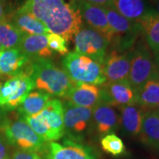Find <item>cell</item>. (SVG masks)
Returning <instances> with one entry per match:
<instances>
[{
	"mask_svg": "<svg viewBox=\"0 0 159 159\" xmlns=\"http://www.w3.org/2000/svg\"><path fill=\"white\" fill-rule=\"evenodd\" d=\"M75 0H27L22 7L68 42L83 25Z\"/></svg>",
	"mask_w": 159,
	"mask_h": 159,
	"instance_id": "obj_1",
	"label": "cell"
},
{
	"mask_svg": "<svg viewBox=\"0 0 159 159\" xmlns=\"http://www.w3.org/2000/svg\"><path fill=\"white\" fill-rule=\"evenodd\" d=\"M30 76L34 83L35 89L55 97H65L75 85L66 72L49 58L32 61Z\"/></svg>",
	"mask_w": 159,
	"mask_h": 159,
	"instance_id": "obj_2",
	"label": "cell"
},
{
	"mask_svg": "<svg viewBox=\"0 0 159 159\" xmlns=\"http://www.w3.org/2000/svg\"><path fill=\"white\" fill-rule=\"evenodd\" d=\"M63 66L75 84L102 85L106 82L102 66L76 52H69L63 59Z\"/></svg>",
	"mask_w": 159,
	"mask_h": 159,
	"instance_id": "obj_3",
	"label": "cell"
},
{
	"mask_svg": "<svg viewBox=\"0 0 159 159\" xmlns=\"http://www.w3.org/2000/svg\"><path fill=\"white\" fill-rule=\"evenodd\" d=\"M128 81L137 91L151 77L158 72L154 55L144 39H139L131 49Z\"/></svg>",
	"mask_w": 159,
	"mask_h": 159,
	"instance_id": "obj_4",
	"label": "cell"
},
{
	"mask_svg": "<svg viewBox=\"0 0 159 159\" xmlns=\"http://www.w3.org/2000/svg\"><path fill=\"white\" fill-rule=\"evenodd\" d=\"M113 33L111 44L114 50L130 51L142 35L140 25L122 16L112 7H103Z\"/></svg>",
	"mask_w": 159,
	"mask_h": 159,
	"instance_id": "obj_5",
	"label": "cell"
},
{
	"mask_svg": "<svg viewBox=\"0 0 159 159\" xmlns=\"http://www.w3.org/2000/svg\"><path fill=\"white\" fill-rule=\"evenodd\" d=\"M0 130L5 134L11 146L19 150L36 152L44 148V141L21 116L15 118L7 116Z\"/></svg>",
	"mask_w": 159,
	"mask_h": 159,
	"instance_id": "obj_6",
	"label": "cell"
},
{
	"mask_svg": "<svg viewBox=\"0 0 159 159\" xmlns=\"http://www.w3.org/2000/svg\"><path fill=\"white\" fill-rule=\"evenodd\" d=\"M73 40L76 52L102 66L110 46V41L104 35L83 24Z\"/></svg>",
	"mask_w": 159,
	"mask_h": 159,
	"instance_id": "obj_7",
	"label": "cell"
},
{
	"mask_svg": "<svg viewBox=\"0 0 159 159\" xmlns=\"http://www.w3.org/2000/svg\"><path fill=\"white\" fill-rule=\"evenodd\" d=\"M34 89V83L28 75L11 77L0 83V108L5 111L16 110Z\"/></svg>",
	"mask_w": 159,
	"mask_h": 159,
	"instance_id": "obj_8",
	"label": "cell"
},
{
	"mask_svg": "<svg viewBox=\"0 0 159 159\" xmlns=\"http://www.w3.org/2000/svg\"><path fill=\"white\" fill-rule=\"evenodd\" d=\"M65 133L71 139L82 135L92 122L93 108L76 106L68 101L63 102Z\"/></svg>",
	"mask_w": 159,
	"mask_h": 159,
	"instance_id": "obj_9",
	"label": "cell"
},
{
	"mask_svg": "<svg viewBox=\"0 0 159 159\" xmlns=\"http://www.w3.org/2000/svg\"><path fill=\"white\" fill-rule=\"evenodd\" d=\"M101 102L120 109L136 103V91L128 80L118 82H105L100 87Z\"/></svg>",
	"mask_w": 159,
	"mask_h": 159,
	"instance_id": "obj_10",
	"label": "cell"
},
{
	"mask_svg": "<svg viewBox=\"0 0 159 159\" xmlns=\"http://www.w3.org/2000/svg\"><path fill=\"white\" fill-rule=\"evenodd\" d=\"M31 63L19 47L4 49L0 52V77L30 76Z\"/></svg>",
	"mask_w": 159,
	"mask_h": 159,
	"instance_id": "obj_11",
	"label": "cell"
},
{
	"mask_svg": "<svg viewBox=\"0 0 159 159\" xmlns=\"http://www.w3.org/2000/svg\"><path fill=\"white\" fill-rule=\"evenodd\" d=\"M46 159H97L88 147L71 139H66L63 144L51 142L46 146Z\"/></svg>",
	"mask_w": 159,
	"mask_h": 159,
	"instance_id": "obj_12",
	"label": "cell"
},
{
	"mask_svg": "<svg viewBox=\"0 0 159 159\" xmlns=\"http://www.w3.org/2000/svg\"><path fill=\"white\" fill-rule=\"evenodd\" d=\"M130 50L119 52L111 49L107 53L102 64L106 82H118L128 80L131 62Z\"/></svg>",
	"mask_w": 159,
	"mask_h": 159,
	"instance_id": "obj_13",
	"label": "cell"
},
{
	"mask_svg": "<svg viewBox=\"0 0 159 159\" xmlns=\"http://www.w3.org/2000/svg\"><path fill=\"white\" fill-rule=\"evenodd\" d=\"M75 4L82 21H84L85 25L91 28L104 35L111 43L114 35L103 7L91 5L83 0H75Z\"/></svg>",
	"mask_w": 159,
	"mask_h": 159,
	"instance_id": "obj_14",
	"label": "cell"
},
{
	"mask_svg": "<svg viewBox=\"0 0 159 159\" xmlns=\"http://www.w3.org/2000/svg\"><path fill=\"white\" fill-rule=\"evenodd\" d=\"M91 125L99 136L114 134L119 128V115L114 107L100 102L93 108Z\"/></svg>",
	"mask_w": 159,
	"mask_h": 159,
	"instance_id": "obj_15",
	"label": "cell"
},
{
	"mask_svg": "<svg viewBox=\"0 0 159 159\" xmlns=\"http://www.w3.org/2000/svg\"><path fill=\"white\" fill-rule=\"evenodd\" d=\"M65 98L76 106L93 108L101 102L100 88L87 83L75 84Z\"/></svg>",
	"mask_w": 159,
	"mask_h": 159,
	"instance_id": "obj_16",
	"label": "cell"
},
{
	"mask_svg": "<svg viewBox=\"0 0 159 159\" xmlns=\"http://www.w3.org/2000/svg\"><path fill=\"white\" fill-rule=\"evenodd\" d=\"M19 48L31 61L41 58H49L53 54V51L49 47L47 35H25Z\"/></svg>",
	"mask_w": 159,
	"mask_h": 159,
	"instance_id": "obj_17",
	"label": "cell"
},
{
	"mask_svg": "<svg viewBox=\"0 0 159 159\" xmlns=\"http://www.w3.org/2000/svg\"><path fill=\"white\" fill-rule=\"evenodd\" d=\"M40 114L45 119L56 140L62 138L65 134L63 102L57 99H51Z\"/></svg>",
	"mask_w": 159,
	"mask_h": 159,
	"instance_id": "obj_18",
	"label": "cell"
},
{
	"mask_svg": "<svg viewBox=\"0 0 159 159\" xmlns=\"http://www.w3.org/2000/svg\"><path fill=\"white\" fill-rule=\"evenodd\" d=\"M11 21L25 35H45L50 31L45 25L21 6L11 16Z\"/></svg>",
	"mask_w": 159,
	"mask_h": 159,
	"instance_id": "obj_19",
	"label": "cell"
},
{
	"mask_svg": "<svg viewBox=\"0 0 159 159\" xmlns=\"http://www.w3.org/2000/svg\"><path fill=\"white\" fill-rule=\"evenodd\" d=\"M144 111L136 103L120 108L119 127L130 136H139Z\"/></svg>",
	"mask_w": 159,
	"mask_h": 159,
	"instance_id": "obj_20",
	"label": "cell"
},
{
	"mask_svg": "<svg viewBox=\"0 0 159 159\" xmlns=\"http://www.w3.org/2000/svg\"><path fill=\"white\" fill-rule=\"evenodd\" d=\"M136 103L144 111H153L159 103V74L157 72L136 91Z\"/></svg>",
	"mask_w": 159,
	"mask_h": 159,
	"instance_id": "obj_21",
	"label": "cell"
},
{
	"mask_svg": "<svg viewBox=\"0 0 159 159\" xmlns=\"http://www.w3.org/2000/svg\"><path fill=\"white\" fill-rule=\"evenodd\" d=\"M109 7L130 21L137 23L151 10L148 0H113Z\"/></svg>",
	"mask_w": 159,
	"mask_h": 159,
	"instance_id": "obj_22",
	"label": "cell"
},
{
	"mask_svg": "<svg viewBox=\"0 0 159 159\" xmlns=\"http://www.w3.org/2000/svg\"><path fill=\"white\" fill-rule=\"evenodd\" d=\"M142 35L154 55L159 53V14L152 10L138 21Z\"/></svg>",
	"mask_w": 159,
	"mask_h": 159,
	"instance_id": "obj_23",
	"label": "cell"
},
{
	"mask_svg": "<svg viewBox=\"0 0 159 159\" xmlns=\"http://www.w3.org/2000/svg\"><path fill=\"white\" fill-rule=\"evenodd\" d=\"M139 138L144 144L159 148V114L156 111H144Z\"/></svg>",
	"mask_w": 159,
	"mask_h": 159,
	"instance_id": "obj_24",
	"label": "cell"
},
{
	"mask_svg": "<svg viewBox=\"0 0 159 159\" xmlns=\"http://www.w3.org/2000/svg\"><path fill=\"white\" fill-rule=\"evenodd\" d=\"M51 96L42 91H31L16 108L21 116H32L39 114L43 110Z\"/></svg>",
	"mask_w": 159,
	"mask_h": 159,
	"instance_id": "obj_25",
	"label": "cell"
},
{
	"mask_svg": "<svg viewBox=\"0 0 159 159\" xmlns=\"http://www.w3.org/2000/svg\"><path fill=\"white\" fill-rule=\"evenodd\" d=\"M25 34L7 18L0 21V43L4 49L19 47Z\"/></svg>",
	"mask_w": 159,
	"mask_h": 159,
	"instance_id": "obj_26",
	"label": "cell"
},
{
	"mask_svg": "<svg viewBox=\"0 0 159 159\" xmlns=\"http://www.w3.org/2000/svg\"><path fill=\"white\" fill-rule=\"evenodd\" d=\"M21 117L44 142H51L57 141L54 134L49 128V125L46 122L45 119L41 116L40 113L35 116Z\"/></svg>",
	"mask_w": 159,
	"mask_h": 159,
	"instance_id": "obj_27",
	"label": "cell"
},
{
	"mask_svg": "<svg viewBox=\"0 0 159 159\" xmlns=\"http://www.w3.org/2000/svg\"><path fill=\"white\" fill-rule=\"evenodd\" d=\"M102 149L107 153L114 156H119L125 151V147L122 140L115 134H107L100 139Z\"/></svg>",
	"mask_w": 159,
	"mask_h": 159,
	"instance_id": "obj_28",
	"label": "cell"
},
{
	"mask_svg": "<svg viewBox=\"0 0 159 159\" xmlns=\"http://www.w3.org/2000/svg\"><path fill=\"white\" fill-rule=\"evenodd\" d=\"M48 46L52 51H55L61 55L65 56L69 53L67 41L58 34L49 33L47 35Z\"/></svg>",
	"mask_w": 159,
	"mask_h": 159,
	"instance_id": "obj_29",
	"label": "cell"
},
{
	"mask_svg": "<svg viewBox=\"0 0 159 159\" xmlns=\"http://www.w3.org/2000/svg\"><path fill=\"white\" fill-rule=\"evenodd\" d=\"M11 144L7 137L2 130H0V159H11Z\"/></svg>",
	"mask_w": 159,
	"mask_h": 159,
	"instance_id": "obj_30",
	"label": "cell"
},
{
	"mask_svg": "<svg viewBox=\"0 0 159 159\" xmlns=\"http://www.w3.org/2000/svg\"><path fill=\"white\" fill-rule=\"evenodd\" d=\"M11 159H42L37 152L16 149L13 152Z\"/></svg>",
	"mask_w": 159,
	"mask_h": 159,
	"instance_id": "obj_31",
	"label": "cell"
},
{
	"mask_svg": "<svg viewBox=\"0 0 159 159\" xmlns=\"http://www.w3.org/2000/svg\"><path fill=\"white\" fill-rule=\"evenodd\" d=\"M91 5L100 6V7H108L110 6L113 0H83Z\"/></svg>",
	"mask_w": 159,
	"mask_h": 159,
	"instance_id": "obj_32",
	"label": "cell"
},
{
	"mask_svg": "<svg viewBox=\"0 0 159 159\" xmlns=\"http://www.w3.org/2000/svg\"><path fill=\"white\" fill-rule=\"evenodd\" d=\"M151 10L159 14V0H148Z\"/></svg>",
	"mask_w": 159,
	"mask_h": 159,
	"instance_id": "obj_33",
	"label": "cell"
},
{
	"mask_svg": "<svg viewBox=\"0 0 159 159\" xmlns=\"http://www.w3.org/2000/svg\"><path fill=\"white\" fill-rule=\"evenodd\" d=\"M6 8H5V3L4 0H0V21L6 17Z\"/></svg>",
	"mask_w": 159,
	"mask_h": 159,
	"instance_id": "obj_34",
	"label": "cell"
},
{
	"mask_svg": "<svg viewBox=\"0 0 159 159\" xmlns=\"http://www.w3.org/2000/svg\"><path fill=\"white\" fill-rule=\"evenodd\" d=\"M6 118H7L6 111L0 108V130H1L2 127L4 123H5Z\"/></svg>",
	"mask_w": 159,
	"mask_h": 159,
	"instance_id": "obj_35",
	"label": "cell"
},
{
	"mask_svg": "<svg viewBox=\"0 0 159 159\" xmlns=\"http://www.w3.org/2000/svg\"><path fill=\"white\" fill-rule=\"evenodd\" d=\"M154 57H155V60H156L157 70H158V72L159 74V54H157L156 55H154Z\"/></svg>",
	"mask_w": 159,
	"mask_h": 159,
	"instance_id": "obj_36",
	"label": "cell"
},
{
	"mask_svg": "<svg viewBox=\"0 0 159 159\" xmlns=\"http://www.w3.org/2000/svg\"><path fill=\"white\" fill-rule=\"evenodd\" d=\"M154 111H156L157 113H158V114H159V103H158V106H157V108L155 109Z\"/></svg>",
	"mask_w": 159,
	"mask_h": 159,
	"instance_id": "obj_37",
	"label": "cell"
},
{
	"mask_svg": "<svg viewBox=\"0 0 159 159\" xmlns=\"http://www.w3.org/2000/svg\"><path fill=\"white\" fill-rule=\"evenodd\" d=\"M3 49H4V48H3L2 45V43H0V52H1V51H2Z\"/></svg>",
	"mask_w": 159,
	"mask_h": 159,
	"instance_id": "obj_38",
	"label": "cell"
},
{
	"mask_svg": "<svg viewBox=\"0 0 159 159\" xmlns=\"http://www.w3.org/2000/svg\"><path fill=\"white\" fill-rule=\"evenodd\" d=\"M0 78H1V77H0Z\"/></svg>",
	"mask_w": 159,
	"mask_h": 159,
	"instance_id": "obj_39",
	"label": "cell"
},
{
	"mask_svg": "<svg viewBox=\"0 0 159 159\" xmlns=\"http://www.w3.org/2000/svg\"><path fill=\"white\" fill-rule=\"evenodd\" d=\"M158 54H159V53H158Z\"/></svg>",
	"mask_w": 159,
	"mask_h": 159,
	"instance_id": "obj_40",
	"label": "cell"
}]
</instances>
